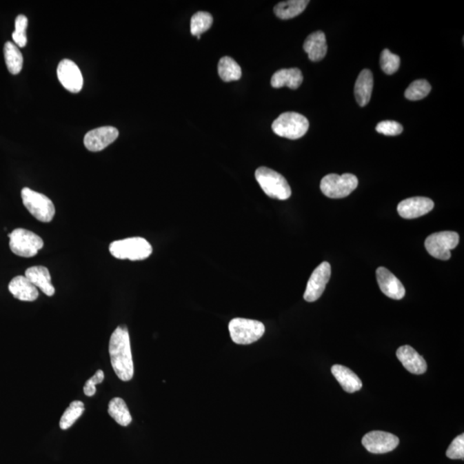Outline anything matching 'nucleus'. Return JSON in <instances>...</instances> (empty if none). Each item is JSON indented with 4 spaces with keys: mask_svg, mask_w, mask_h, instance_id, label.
Instances as JSON below:
<instances>
[{
    "mask_svg": "<svg viewBox=\"0 0 464 464\" xmlns=\"http://www.w3.org/2000/svg\"><path fill=\"white\" fill-rule=\"evenodd\" d=\"M8 236L10 250L21 257H34L44 246L43 240L39 236L26 229L14 230Z\"/></svg>",
    "mask_w": 464,
    "mask_h": 464,
    "instance_id": "6",
    "label": "nucleus"
},
{
    "mask_svg": "<svg viewBox=\"0 0 464 464\" xmlns=\"http://www.w3.org/2000/svg\"><path fill=\"white\" fill-rule=\"evenodd\" d=\"M373 90L372 72L368 69L363 70L356 80L354 95L359 106L367 105L371 100Z\"/></svg>",
    "mask_w": 464,
    "mask_h": 464,
    "instance_id": "22",
    "label": "nucleus"
},
{
    "mask_svg": "<svg viewBox=\"0 0 464 464\" xmlns=\"http://www.w3.org/2000/svg\"><path fill=\"white\" fill-rule=\"evenodd\" d=\"M303 50L313 62L322 61L326 57L327 45L325 34L323 31H316L306 38L303 43Z\"/></svg>",
    "mask_w": 464,
    "mask_h": 464,
    "instance_id": "18",
    "label": "nucleus"
},
{
    "mask_svg": "<svg viewBox=\"0 0 464 464\" xmlns=\"http://www.w3.org/2000/svg\"><path fill=\"white\" fill-rule=\"evenodd\" d=\"M376 280L383 294L396 300L403 299L405 296V288L402 282L392 272L383 267L376 270Z\"/></svg>",
    "mask_w": 464,
    "mask_h": 464,
    "instance_id": "15",
    "label": "nucleus"
},
{
    "mask_svg": "<svg viewBox=\"0 0 464 464\" xmlns=\"http://www.w3.org/2000/svg\"><path fill=\"white\" fill-rule=\"evenodd\" d=\"M257 183L270 198L285 201L291 197L292 190L287 179L280 173L267 167H260L254 173Z\"/></svg>",
    "mask_w": 464,
    "mask_h": 464,
    "instance_id": "3",
    "label": "nucleus"
},
{
    "mask_svg": "<svg viewBox=\"0 0 464 464\" xmlns=\"http://www.w3.org/2000/svg\"><path fill=\"white\" fill-rule=\"evenodd\" d=\"M232 340L236 344L250 345L263 336L265 326L259 321L234 319L229 323Z\"/></svg>",
    "mask_w": 464,
    "mask_h": 464,
    "instance_id": "7",
    "label": "nucleus"
},
{
    "mask_svg": "<svg viewBox=\"0 0 464 464\" xmlns=\"http://www.w3.org/2000/svg\"><path fill=\"white\" fill-rule=\"evenodd\" d=\"M303 80L302 72L299 68L281 69L272 77L271 85L276 89L287 86L296 90L301 85Z\"/></svg>",
    "mask_w": 464,
    "mask_h": 464,
    "instance_id": "20",
    "label": "nucleus"
},
{
    "mask_svg": "<svg viewBox=\"0 0 464 464\" xmlns=\"http://www.w3.org/2000/svg\"><path fill=\"white\" fill-rule=\"evenodd\" d=\"M376 132L387 136H396L402 134L403 125L394 121H383L376 125Z\"/></svg>",
    "mask_w": 464,
    "mask_h": 464,
    "instance_id": "32",
    "label": "nucleus"
},
{
    "mask_svg": "<svg viewBox=\"0 0 464 464\" xmlns=\"http://www.w3.org/2000/svg\"><path fill=\"white\" fill-rule=\"evenodd\" d=\"M57 75L59 82L65 90L78 93L83 88V79L79 66L72 61L63 59L58 65Z\"/></svg>",
    "mask_w": 464,
    "mask_h": 464,
    "instance_id": "12",
    "label": "nucleus"
},
{
    "mask_svg": "<svg viewBox=\"0 0 464 464\" xmlns=\"http://www.w3.org/2000/svg\"><path fill=\"white\" fill-rule=\"evenodd\" d=\"M83 411H85V404L81 401L72 402L63 414L61 421H59V427L62 430H66V429L71 427L81 416Z\"/></svg>",
    "mask_w": 464,
    "mask_h": 464,
    "instance_id": "27",
    "label": "nucleus"
},
{
    "mask_svg": "<svg viewBox=\"0 0 464 464\" xmlns=\"http://www.w3.org/2000/svg\"><path fill=\"white\" fill-rule=\"evenodd\" d=\"M110 252L117 259L143 261L151 256L152 247L143 237H130L111 243Z\"/></svg>",
    "mask_w": 464,
    "mask_h": 464,
    "instance_id": "2",
    "label": "nucleus"
},
{
    "mask_svg": "<svg viewBox=\"0 0 464 464\" xmlns=\"http://www.w3.org/2000/svg\"><path fill=\"white\" fill-rule=\"evenodd\" d=\"M9 291L20 301L33 302L39 296L37 288L26 276L13 278L9 284Z\"/></svg>",
    "mask_w": 464,
    "mask_h": 464,
    "instance_id": "19",
    "label": "nucleus"
},
{
    "mask_svg": "<svg viewBox=\"0 0 464 464\" xmlns=\"http://www.w3.org/2000/svg\"><path fill=\"white\" fill-rule=\"evenodd\" d=\"M109 352L111 365L118 378L124 382L130 381L134 376V367L127 327L119 326L114 331L110 337Z\"/></svg>",
    "mask_w": 464,
    "mask_h": 464,
    "instance_id": "1",
    "label": "nucleus"
},
{
    "mask_svg": "<svg viewBox=\"0 0 464 464\" xmlns=\"http://www.w3.org/2000/svg\"><path fill=\"white\" fill-rule=\"evenodd\" d=\"M446 456L451 459L464 458V435L458 436L449 446Z\"/></svg>",
    "mask_w": 464,
    "mask_h": 464,
    "instance_id": "33",
    "label": "nucleus"
},
{
    "mask_svg": "<svg viewBox=\"0 0 464 464\" xmlns=\"http://www.w3.org/2000/svg\"><path fill=\"white\" fill-rule=\"evenodd\" d=\"M399 442L396 435L382 431L370 432L362 439L363 445L373 454H385L392 452L399 446Z\"/></svg>",
    "mask_w": 464,
    "mask_h": 464,
    "instance_id": "10",
    "label": "nucleus"
},
{
    "mask_svg": "<svg viewBox=\"0 0 464 464\" xmlns=\"http://www.w3.org/2000/svg\"><path fill=\"white\" fill-rule=\"evenodd\" d=\"M307 0H289L279 3L274 12L279 19L287 20L300 15L308 6Z\"/></svg>",
    "mask_w": 464,
    "mask_h": 464,
    "instance_id": "23",
    "label": "nucleus"
},
{
    "mask_svg": "<svg viewBox=\"0 0 464 464\" xmlns=\"http://www.w3.org/2000/svg\"><path fill=\"white\" fill-rule=\"evenodd\" d=\"M118 129L114 127H102L87 132L83 139V144L90 152L103 151L112 144L118 138Z\"/></svg>",
    "mask_w": 464,
    "mask_h": 464,
    "instance_id": "13",
    "label": "nucleus"
},
{
    "mask_svg": "<svg viewBox=\"0 0 464 464\" xmlns=\"http://www.w3.org/2000/svg\"><path fill=\"white\" fill-rule=\"evenodd\" d=\"M3 54L8 71L13 75L19 74L22 71L23 57L19 47L10 41H7L3 47Z\"/></svg>",
    "mask_w": 464,
    "mask_h": 464,
    "instance_id": "24",
    "label": "nucleus"
},
{
    "mask_svg": "<svg viewBox=\"0 0 464 464\" xmlns=\"http://www.w3.org/2000/svg\"><path fill=\"white\" fill-rule=\"evenodd\" d=\"M331 276V266L329 263L324 261L313 271L307 283L306 290L303 299L307 302H315L322 296L325 290L327 282Z\"/></svg>",
    "mask_w": 464,
    "mask_h": 464,
    "instance_id": "11",
    "label": "nucleus"
},
{
    "mask_svg": "<svg viewBox=\"0 0 464 464\" xmlns=\"http://www.w3.org/2000/svg\"><path fill=\"white\" fill-rule=\"evenodd\" d=\"M396 356L397 359L402 362L404 367L413 374L420 375L427 372V362L413 347H401L396 352Z\"/></svg>",
    "mask_w": 464,
    "mask_h": 464,
    "instance_id": "16",
    "label": "nucleus"
},
{
    "mask_svg": "<svg viewBox=\"0 0 464 464\" xmlns=\"http://www.w3.org/2000/svg\"><path fill=\"white\" fill-rule=\"evenodd\" d=\"M23 203L31 215L41 222L53 221L55 208L53 201L46 195L38 193L29 188H23L21 192Z\"/></svg>",
    "mask_w": 464,
    "mask_h": 464,
    "instance_id": "4",
    "label": "nucleus"
},
{
    "mask_svg": "<svg viewBox=\"0 0 464 464\" xmlns=\"http://www.w3.org/2000/svg\"><path fill=\"white\" fill-rule=\"evenodd\" d=\"M459 243V235L454 232H441L432 234L425 241L427 252L436 259L447 261L451 258V250Z\"/></svg>",
    "mask_w": 464,
    "mask_h": 464,
    "instance_id": "9",
    "label": "nucleus"
},
{
    "mask_svg": "<svg viewBox=\"0 0 464 464\" xmlns=\"http://www.w3.org/2000/svg\"><path fill=\"white\" fill-rule=\"evenodd\" d=\"M28 19L24 15L17 17L15 21V31L12 33V39L17 47L24 48L27 44L26 30Z\"/></svg>",
    "mask_w": 464,
    "mask_h": 464,
    "instance_id": "31",
    "label": "nucleus"
},
{
    "mask_svg": "<svg viewBox=\"0 0 464 464\" xmlns=\"http://www.w3.org/2000/svg\"><path fill=\"white\" fill-rule=\"evenodd\" d=\"M108 412L111 417L121 427H128L131 424L132 416L127 404L120 397H114L109 403Z\"/></svg>",
    "mask_w": 464,
    "mask_h": 464,
    "instance_id": "25",
    "label": "nucleus"
},
{
    "mask_svg": "<svg viewBox=\"0 0 464 464\" xmlns=\"http://www.w3.org/2000/svg\"><path fill=\"white\" fill-rule=\"evenodd\" d=\"M103 380L104 373L102 370H99V371L96 372V374L92 376V378L85 383V387H83V393H85L87 396H93L97 392L96 385L103 383Z\"/></svg>",
    "mask_w": 464,
    "mask_h": 464,
    "instance_id": "34",
    "label": "nucleus"
},
{
    "mask_svg": "<svg viewBox=\"0 0 464 464\" xmlns=\"http://www.w3.org/2000/svg\"><path fill=\"white\" fill-rule=\"evenodd\" d=\"M432 86L427 80L418 79L411 83L405 92V97L410 101H418L429 95Z\"/></svg>",
    "mask_w": 464,
    "mask_h": 464,
    "instance_id": "29",
    "label": "nucleus"
},
{
    "mask_svg": "<svg viewBox=\"0 0 464 464\" xmlns=\"http://www.w3.org/2000/svg\"><path fill=\"white\" fill-rule=\"evenodd\" d=\"M24 276L47 296L54 295L55 289L52 284L50 271L46 267L34 266L28 268Z\"/></svg>",
    "mask_w": 464,
    "mask_h": 464,
    "instance_id": "17",
    "label": "nucleus"
},
{
    "mask_svg": "<svg viewBox=\"0 0 464 464\" xmlns=\"http://www.w3.org/2000/svg\"><path fill=\"white\" fill-rule=\"evenodd\" d=\"M212 22H214V19L210 13L205 12L195 13L191 19V34L195 37H201V34L210 29Z\"/></svg>",
    "mask_w": 464,
    "mask_h": 464,
    "instance_id": "28",
    "label": "nucleus"
},
{
    "mask_svg": "<svg viewBox=\"0 0 464 464\" xmlns=\"http://www.w3.org/2000/svg\"><path fill=\"white\" fill-rule=\"evenodd\" d=\"M331 372L345 392L354 393L361 390L363 385L361 379L346 366L334 365Z\"/></svg>",
    "mask_w": 464,
    "mask_h": 464,
    "instance_id": "21",
    "label": "nucleus"
},
{
    "mask_svg": "<svg viewBox=\"0 0 464 464\" xmlns=\"http://www.w3.org/2000/svg\"><path fill=\"white\" fill-rule=\"evenodd\" d=\"M310 127L309 121L296 112L281 114L272 124L275 134L289 139H299L305 136Z\"/></svg>",
    "mask_w": 464,
    "mask_h": 464,
    "instance_id": "5",
    "label": "nucleus"
},
{
    "mask_svg": "<svg viewBox=\"0 0 464 464\" xmlns=\"http://www.w3.org/2000/svg\"><path fill=\"white\" fill-rule=\"evenodd\" d=\"M359 185L358 178L352 174H330L321 181L323 194L331 199H341L351 194Z\"/></svg>",
    "mask_w": 464,
    "mask_h": 464,
    "instance_id": "8",
    "label": "nucleus"
},
{
    "mask_svg": "<svg viewBox=\"0 0 464 464\" xmlns=\"http://www.w3.org/2000/svg\"><path fill=\"white\" fill-rule=\"evenodd\" d=\"M401 59L399 55L393 54L389 50H385L382 52L380 57V65L383 72L386 74L392 75L399 71L400 68Z\"/></svg>",
    "mask_w": 464,
    "mask_h": 464,
    "instance_id": "30",
    "label": "nucleus"
},
{
    "mask_svg": "<svg viewBox=\"0 0 464 464\" xmlns=\"http://www.w3.org/2000/svg\"><path fill=\"white\" fill-rule=\"evenodd\" d=\"M218 71L221 79L225 82L236 81L242 77V69L240 65L232 58L228 57L221 59Z\"/></svg>",
    "mask_w": 464,
    "mask_h": 464,
    "instance_id": "26",
    "label": "nucleus"
},
{
    "mask_svg": "<svg viewBox=\"0 0 464 464\" xmlns=\"http://www.w3.org/2000/svg\"><path fill=\"white\" fill-rule=\"evenodd\" d=\"M434 208V202L427 197H412L401 201L397 211L401 217L413 219L421 217Z\"/></svg>",
    "mask_w": 464,
    "mask_h": 464,
    "instance_id": "14",
    "label": "nucleus"
}]
</instances>
